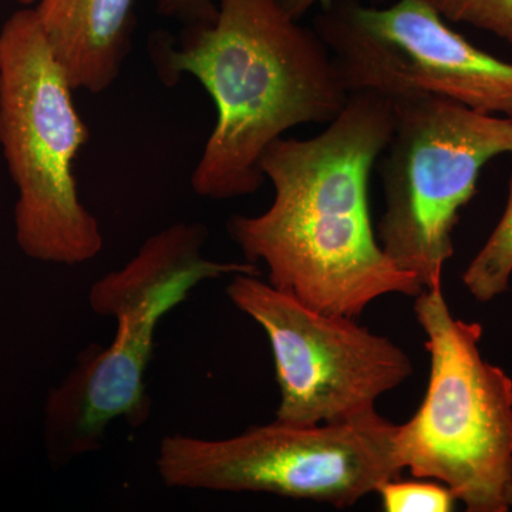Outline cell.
Returning <instances> with one entry per match:
<instances>
[{"label": "cell", "mask_w": 512, "mask_h": 512, "mask_svg": "<svg viewBox=\"0 0 512 512\" xmlns=\"http://www.w3.org/2000/svg\"><path fill=\"white\" fill-rule=\"evenodd\" d=\"M278 2L291 18L299 20L313 5L316 3L326 5L329 0H278Z\"/></svg>", "instance_id": "9a60e30c"}, {"label": "cell", "mask_w": 512, "mask_h": 512, "mask_svg": "<svg viewBox=\"0 0 512 512\" xmlns=\"http://www.w3.org/2000/svg\"><path fill=\"white\" fill-rule=\"evenodd\" d=\"M16 2H19L20 5L23 6H32L37 5V2H39V0H16Z\"/></svg>", "instance_id": "2e32d148"}, {"label": "cell", "mask_w": 512, "mask_h": 512, "mask_svg": "<svg viewBox=\"0 0 512 512\" xmlns=\"http://www.w3.org/2000/svg\"><path fill=\"white\" fill-rule=\"evenodd\" d=\"M136 0H39L36 15L74 90L103 93L131 50Z\"/></svg>", "instance_id": "30bf717a"}, {"label": "cell", "mask_w": 512, "mask_h": 512, "mask_svg": "<svg viewBox=\"0 0 512 512\" xmlns=\"http://www.w3.org/2000/svg\"><path fill=\"white\" fill-rule=\"evenodd\" d=\"M377 494L386 512H450L457 503L447 485L430 478H393L380 485Z\"/></svg>", "instance_id": "7c38bea8"}, {"label": "cell", "mask_w": 512, "mask_h": 512, "mask_svg": "<svg viewBox=\"0 0 512 512\" xmlns=\"http://www.w3.org/2000/svg\"><path fill=\"white\" fill-rule=\"evenodd\" d=\"M158 15L183 25L211 22L218 13L214 0H157Z\"/></svg>", "instance_id": "5bb4252c"}, {"label": "cell", "mask_w": 512, "mask_h": 512, "mask_svg": "<svg viewBox=\"0 0 512 512\" xmlns=\"http://www.w3.org/2000/svg\"><path fill=\"white\" fill-rule=\"evenodd\" d=\"M392 101L396 127L382 165L380 245L424 291L443 288L460 211L476 195L484 165L512 154V119L439 96Z\"/></svg>", "instance_id": "52a82bcc"}, {"label": "cell", "mask_w": 512, "mask_h": 512, "mask_svg": "<svg viewBox=\"0 0 512 512\" xmlns=\"http://www.w3.org/2000/svg\"><path fill=\"white\" fill-rule=\"evenodd\" d=\"M443 18L466 22L512 45V0H433Z\"/></svg>", "instance_id": "4fadbf2b"}, {"label": "cell", "mask_w": 512, "mask_h": 512, "mask_svg": "<svg viewBox=\"0 0 512 512\" xmlns=\"http://www.w3.org/2000/svg\"><path fill=\"white\" fill-rule=\"evenodd\" d=\"M430 376L419 410L399 424L404 470L450 488L470 512L512 508V379L480 352L483 326L451 315L443 288L416 296Z\"/></svg>", "instance_id": "5b68a950"}, {"label": "cell", "mask_w": 512, "mask_h": 512, "mask_svg": "<svg viewBox=\"0 0 512 512\" xmlns=\"http://www.w3.org/2000/svg\"><path fill=\"white\" fill-rule=\"evenodd\" d=\"M397 424L379 413L340 423L249 427L208 440L171 434L158 448L163 483L180 490L265 493L353 507L404 470Z\"/></svg>", "instance_id": "8992f818"}, {"label": "cell", "mask_w": 512, "mask_h": 512, "mask_svg": "<svg viewBox=\"0 0 512 512\" xmlns=\"http://www.w3.org/2000/svg\"><path fill=\"white\" fill-rule=\"evenodd\" d=\"M208 228L177 222L151 235L123 268L94 282L89 305L114 318L109 346L90 345L45 403V447L55 468L103 446L113 421L141 427L150 417L146 373L158 325L201 282L222 276L256 274L251 262H218L202 254Z\"/></svg>", "instance_id": "3957f363"}, {"label": "cell", "mask_w": 512, "mask_h": 512, "mask_svg": "<svg viewBox=\"0 0 512 512\" xmlns=\"http://www.w3.org/2000/svg\"><path fill=\"white\" fill-rule=\"evenodd\" d=\"M73 92L36 10L13 13L0 29V147L18 190L16 242L35 261L69 266L92 261L104 247L74 177L90 131Z\"/></svg>", "instance_id": "277c9868"}, {"label": "cell", "mask_w": 512, "mask_h": 512, "mask_svg": "<svg viewBox=\"0 0 512 512\" xmlns=\"http://www.w3.org/2000/svg\"><path fill=\"white\" fill-rule=\"evenodd\" d=\"M313 30L349 94L439 96L512 119V64L448 28L433 0H397L386 9L329 0Z\"/></svg>", "instance_id": "ba28073f"}, {"label": "cell", "mask_w": 512, "mask_h": 512, "mask_svg": "<svg viewBox=\"0 0 512 512\" xmlns=\"http://www.w3.org/2000/svg\"><path fill=\"white\" fill-rule=\"evenodd\" d=\"M229 301L265 330L281 402L276 421L340 423L376 412V402L413 375L412 359L355 318L309 308L261 281L232 276Z\"/></svg>", "instance_id": "9c48e42d"}, {"label": "cell", "mask_w": 512, "mask_h": 512, "mask_svg": "<svg viewBox=\"0 0 512 512\" xmlns=\"http://www.w3.org/2000/svg\"><path fill=\"white\" fill-rule=\"evenodd\" d=\"M150 56L165 86L188 74L214 100L217 121L191 175L208 200L254 194L266 148L289 128L335 120L350 96L318 33L278 0H220L211 22L154 36Z\"/></svg>", "instance_id": "7a4b0ae2"}, {"label": "cell", "mask_w": 512, "mask_h": 512, "mask_svg": "<svg viewBox=\"0 0 512 512\" xmlns=\"http://www.w3.org/2000/svg\"><path fill=\"white\" fill-rule=\"evenodd\" d=\"M512 276V174L507 207L490 238L467 266L463 284L478 302H490L507 292Z\"/></svg>", "instance_id": "8fae6325"}, {"label": "cell", "mask_w": 512, "mask_h": 512, "mask_svg": "<svg viewBox=\"0 0 512 512\" xmlns=\"http://www.w3.org/2000/svg\"><path fill=\"white\" fill-rule=\"evenodd\" d=\"M394 127L392 100L352 93L319 136L281 137L266 148L261 170L274 201L255 217H232L228 232L248 262H264L274 288L355 319L384 295L424 291L383 251L370 218V173Z\"/></svg>", "instance_id": "6da1fadb"}]
</instances>
